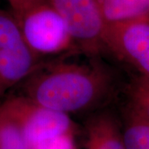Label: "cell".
<instances>
[{"mask_svg":"<svg viewBox=\"0 0 149 149\" xmlns=\"http://www.w3.org/2000/svg\"><path fill=\"white\" fill-rule=\"evenodd\" d=\"M114 88L113 74L100 62L57 61L42 62L22 81V95L70 115L101 105Z\"/></svg>","mask_w":149,"mask_h":149,"instance_id":"cell-1","label":"cell"},{"mask_svg":"<svg viewBox=\"0 0 149 149\" xmlns=\"http://www.w3.org/2000/svg\"><path fill=\"white\" fill-rule=\"evenodd\" d=\"M8 1L24 42L38 57L78 48L63 18L47 0Z\"/></svg>","mask_w":149,"mask_h":149,"instance_id":"cell-2","label":"cell"},{"mask_svg":"<svg viewBox=\"0 0 149 149\" xmlns=\"http://www.w3.org/2000/svg\"><path fill=\"white\" fill-rule=\"evenodd\" d=\"M2 104L20 123L31 149L44 140L74 133L69 114L42 106L25 96H13Z\"/></svg>","mask_w":149,"mask_h":149,"instance_id":"cell-3","label":"cell"},{"mask_svg":"<svg viewBox=\"0 0 149 149\" xmlns=\"http://www.w3.org/2000/svg\"><path fill=\"white\" fill-rule=\"evenodd\" d=\"M63 18L76 47L95 56L104 50L105 25L95 0H47Z\"/></svg>","mask_w":149,"mask_h":149,"instance_id":"cell-4","label":"cell"},{"mask_svg":"<svg viewBox=\"0 0 149 149\" xmlns=\"http://www.w3.org/2000/svg\"><path fill=\"white\" fill-rule=\"evenodd\" d=\"M104 50L149 78V17L105 27Z\"/></svg>","mask_w":149,"mask_h":149,"instance_id":"cell-5","label":"cell"},{"mask_svg":"<svg viewBox=\"0 0 149 149\" xmlns=\"http://www.w3.org/2000/svg\"><path fill=\"white\" fill-rule=\"evenodd\" d=\"M42 64L25 42L0 50V97L26 80Z\"/></svg>","mask_w":149,"mask_h":149,"instance_id":"cell-6","label":"cell"},{"mask_svg":"<svg viewBox=\"0 0 149 149\" xmlns=\"http://www.w3.org/2000/svg\"><path fill=\"white\" fill-rule=\"evenodd\" d=\"M85 149H126L122 127L110 113H100L86 123Z\"/></svg>","mask_w":149,"mask_h":149,"instance_id":"cell-7","label":"cell"},{"mask_svg":"<svg viewBox=\"0 0 149 149\" xmlns=\"http://www.w3.org/2000/svg\"><path fill=\"white\" fill-rule=\"evenodd\" d=\"M105 27L149 17V0H95Z\"/></svg>","mask_w":149,"mask_h":149,"instance_id":"cell-8","label":"cell"},{"mask_svg":"<svg viewBox=\"0 0 149 149\" xmlns=\"http://www.w3.org/2000/svg\"><path fill=\"white\" fill-rule=\"evenodd\" d=\"M122 130L126 149H149V119L129 106L124 111Z\"/></svg>","mask_w":149,"mask_h":149,"instance_id":"cell-9","label":"cell"},{"mask_svg":"<svg viewBox=\"0 0 149 149\" xmlns=\"http://www.w3.org/2000/svg\"><path fill=\"white\" fill-rule=\"evenodd\" d=\"M0 149H31L20 123L3 104L0 105Z\"/></svg>","mask_w":149,"mask_h":149,"instance_id":"cell-10","label":"cell"},{"mask_svg":"<svg viewBox=\"0 0 149 149\" xmlns=\"http://www.w3.org/2000/svg\"><path fill=\"white\" fill-rule=\"evenodd\" d=\"M128 106L149 119V78L139 74L128 87Z\"/></svg>","mask_w":149,"mask_h":149,"instance_id":"cell-11","label":"cell"},{"mask_svg":"<svg viewBox=\"0 0 149 149\" xmlns=\"http://www.w3.org/2000/svg\"><path fill=\"white\" fill-rule=\"evenodd\" d=\"M23 42L21 30L10 11L0 8V50Z\"/></svg>","mask_w":149,"mask_h":149,"instance_id":"cell-12","label":"cell"},{"mask_svg":"<svg viewBox=\"0 0 149 149\" xmlns=\"http://www.w3.org/2000/svg\"><path fill=\"white\" fill-rule=\"evenodd\" d=\"M74 133H65L47 139L34 145L32 149H76Z\"/></svg>","mask_w":149,"mask_h":149,"instance_id":"cell-13","label":"cell"}]
</instances>
